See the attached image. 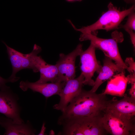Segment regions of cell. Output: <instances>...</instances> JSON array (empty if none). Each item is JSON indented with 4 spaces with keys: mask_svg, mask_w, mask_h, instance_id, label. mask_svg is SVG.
Here are the masks:
<instances>
[{
    "mask_svg": "<svg viewBox=\"0 0 135 135\" xmlns=\"http://www.w3.org/2000/svg\"><path fill=\"white\" fill-rule=\"evenodd\" d=\"M107 101L106 95L82 89L70 103L58 120L101 116Z\"/></svg>",
    "mask_w": 135,
    "mask_h": 135,
    "instance_id": "6da1fadb",
    "label": "cell"
},
{
    "mask_svg": "<svg viewBox=\"0 0 135 135\" xmlns=\"http://www.w3.org/2000/svg\"><path fill=\"white\" fill-rule=\"evenodd\" d=\"M101 116L58 120L63 126L60 134L66 135H104L108 134L102 124Z\"/></svg>",
    "mask_w": 135,
    "mask_h": 135,
    "instance_id": "7a4b0ae2",
    "label": "cell"
},
{
    "mask_svg": "<svg viewBox=\"0 0 135 135\" xmlns=\"http://www.w3.org/2000/svg\"><path fill=\"white\" fill-rule=\"evenodd\" d=\"M108 8V10L98 20L91 25L78 29L71 21L70 23L75 30L81 32L82 34H93L99 30L108 31L118 28L120 23L125 17L134 11L135 5L134 4L129 8L121 10L110 2Z\"/></svg>",
    "mask_w": 135,
    "mask_h": 135,
    "instance_id": "3957f363",
    "label": "cell"
},
{
    "mask_svg": "<svg viewBox=\"0 0 135 135\" xmlns=\"http://www.w3.org/2000/svg\"><path fill=\"white\" fill-rule=\"evenodd\" d=\"M100 119L108 134H135V117H128L105 109Z\"/></svg>",
    "mask_w": 135,
    "mask_h": 135,
    "instance_id": "277c9868",
    "label": "cell"
},
{
    "mask_svg": "<svg viewBox=\"0 0 135 135\" xmlns=\"http://www.w3.org/2000/svg\"><path fill=\"white\" fill-rule=\"evenodd\" d=\"M119 38L118 36L110 39L101 38L97 37L96 35L89 33L82 34L79 40L80 41L90 40V43L96 48L102 50L106 56L110 58L117 65L125 70L127 67L119 51L118 43L120 42Z\"/></svg>",
    "mask_w": 135,
    "mask_h": 135,
    "instance_id": "5b68a950",
    "label": "cell"
},
{
    "mask_svg": "<svg viewBox=\"0 0 135 135\" xmlns=\"http://www.w3.org/2000/svg\"><path fill=\"white\" fill-rule=\"evenodd\" d=\"M42 50L41 48L35 44L32 51L30 52L32 62L34 68V72H39V79L36 82L39 83L58 82V70L56 65L47 63L38 54Z\"/></svg>",
    "mask_w": 135,
    "mask_h": 135,
    "instance_id": "8992f818",
    "label": "cell"
},
{
    "mask_svg": "<svg viewBox=\"0 0 135 135\" xmlns=\"http://www.w3.org/2000/svg\"><path fill=\"white\" fill-rule=\"evenodd\" d=\"M96 48L90 43L88 48L82 51L80 55L82 74L84 76L83 84L93 86L94 81L92 79L94 73L100 72L102 67L97 60L95 54Z\"/></svg>",
    "mask_w": 135,
    "mask_h": 135,
    "instance_id": "52a82bcc",
    "label": "cell"
},
{
    "mask_svg": "<svg viewBox=\"0 0 135 135\" xmlns=\"http://www.w3.org/2000/svg\"><path fill=\"white\" fill-rule=\"evenodd\" d=\"M82 45L80 44L69 54L61 53L59 59L55 64L57 68L59 82H66L76 76L75 61L76 57L83 51Z\"/></svg>",
    "mask_w": 135,
    "mask_h": 135,
    "instance_id": "ba28073f",
    "label": "cell"
},
{
    "mask_svg": "<svg viewBox=\"0 0 135 135\" xmlns=\"http://www.w3.org/2000/svg\"><path fill=\"white\" fill-rule=\"evenodd\" d=\"M18 98L7 86L0 88V113L11 119L14 123L24 122L20 115Z\"/></svg>",
    "mask_w": 135,
    "mask_h": 135,
    "instance_id": "9c48e42d",
    "label": "cell"
},
{
    "mask_svg": "<svg viewBox=\"0 0 135 135\" xmlns=\"http://www.w3.org/2000/svg\"><path fill=\"white\" fill-rule=\"evenodd\" d=\"M84 80V76L81 74L77 78L66 82L59 95L60 101L58 103L54 106V108L64 112L70 103L82 91Z\"/></svg>",
    "mask_w": 135,
    "mask_h": 135,
    "instance_id": "30bf717a",
    "label": "cell"
},
{
    "mask_svg": "<svg viewBox=\"0 0 135 135\" xmlns=\"http://www.w3.org/2000/svg\"><path fill=\"white\" fill-rule=\"evenodd\" d=\"M2 42L6 48L7 52L12 68V73L10 78L17 81L19 77L16 76V74L19 71L24 69H32L34 71V68L30 57V53L22 54L8 46L4 41Z\"/></svg>",
    "mask_w": 135,
    "mask_h": 135,
    "instance_id": "8fae6325",
    "label": "cell"
},
{
    "mask_svg": "<svg viewBox=\"0 0 135 135\" xmlns=\"http://www.w3.org/2000/svg\"><path fill=\"white\" fill-rule=\"evenodd\" d=\"M66 83L65 82H57L39 83L36 82H30L27 80L21 81L19 87L24 91L30 89L34 92L40 93L48 98L54 95H59Z\"/></svg>",
    "mask_w": 135,
    "mask_h": 135,
    "instance_id": "7c38bea8",
    "label": "cell"
},
{
    "mask_svg": "<svg viewBox=\"0 0 135 135\" xmlns=\"http://www.w3.org/2000/svg\"><path fill=\"white\" fill-rule=\"evenodd\" d=\"M118 100L115 97L108 100L105 109L130 117H135V98L124 94Z\"/></svg>",
    "mask_w": 135,
    "mask_h": 135,
    "instance_id": "4fadbf2b",
    "label": "cell"
},
{
    "mask_svg": "<svg viewBox=\"0 0 135 135\" xmlns=\"http://www.w3.org/2000/svg\"><path fill=\"white\" fill-rule=\"evenodd\" d=\"M112 60L106 56L103 61V65L99 74L94 81V84L91 91L96 92L99 87L104 82L108 80L113 76L125 72L117 65Z\"/></svg>",
    "mask_w": 135,
    "mask_h": 135,
    "instance_id": "5bb4252c",
    "label": "cell"
},
{
    "mask_svg": "<svg viewBox=\"0 0 135 135\" xmlns=\"http://www.w3.org/2000/svg\"><path fill=\"white\" fill-rule=\"evenodd\" d=\"M123 72L114 75L108 79L106 88L102 94L105 95L123 96L124 95L128 80Z\"/></svg>",
    "mask_w": 135,
    "mask_h": 135,
    "instance_id": "9a60e30c",
    "label": "cell"
},
{
    "mask_svg": "<svg viewBox=\"0 0 135 135\" xmlns=\"http://www.w3.org/2000/svg\"><path fill=\"white\" fill-rule=\"evenodd\" d=\"M0 125L5 129L4 135H34L36 132L28 121L26 124H17L10 118L0 117Z\"/></svg>",
    "mask_w": 135,
    "mask_h": 135,
    "instance_id": "2e32d148",
    "label": "cell"
},
{
    "mask_svg": "<svg viewBox=\"0 0 135 135\" xmlns=\"http://www.w3.org/2000/svg\"><path fill=\"white\" fill-rule=\"evenodd\" d=\"M128 17L126 23L120 27L125 30H127L135 31V13L134 11L128 15Z\"/></svg>",
    "mask_w": 135,
    "mask_h": 135,
    "instance_id": "e0dca14e",
    "label": "cell"
},
{
    "mask_svg": "<svg viewBox=\"0 0 135 135\" xmlns=\"http://www.w3.org/2000/svg\"><path fill=\"white\" fill-rule=\"evenodd\" d=\"M124 62L127 67L126 69L130 73H135V63L133 58H127Z\"/></svg>",
    "mask_w": 135,
    "mask_h": 135,
    "instance_id": "ac0fdd59",
    "label": "cell"
},
{
    "mask_svg": "<svg viewBox=\"0 0 135 135\" xmlns=\"http://www.w3.org/2000/svg\"><path fill=\"white\" fill-rule=\"evenodd\" d=\"M16 81L10 78V77L7 79L3 78L0 76V88L6 86V84L8 82H14Z\"/></svg>",
    "mask_w": 135,
    "mask_h": 135,
    "instance_id": "d6986e66",
    "label": "cell"
},
{
    "mask_svg": "<svg viewBox=\"0 0 135 135\" xmlns=\"http://www.w3.org/2000/svg\"><path fill=\"white\" fill-rule=\"evenodd\" d=\"M130 35L132 43L134 48L135 47V33L133 30H126Z\"/></svg>",
    "mask_w": 135,
    "mask_h": 135,
    "instance_id": "ffe728a7",
    "label": "cell"
},
{
    "mask_svg": "<svg viewBox=\"0 0 135 135\" xmlns=\"http://www.w3.org/2000/svg\"><path fill=\"white\" fill-rule=\"evenodd\" d=\"M131 87L129 90V94L130 96L135 98V83L131 84Z\"/></svg>",
    "mask_w": 135,
    "mask_h": 135,
    "instance_id": "44dd1931",
    "label": "cell"
},
{
    "mask_svg": "<svg viewBox=\"0 0 135 135\" xmlns=\"http://www.w3.org/2000/svg\"><path fill=\"white\" fill-rule=\"evenodd\" d=\"M45 124L43 123L40 133L38 134L39 135H44L45 134L46 128L45 126Z\"/></svg>",
    "mask_w": 135,
    "mask_h": 135,
    "instance_id": "7402d4cb",
    "label": "cell"
},
{
    "mask_svg": "<svg viewBox=\"0 0 135 135\" xmlns=\"http://www.w3.org/2000/svg\"><path fill=\"white\" fill-rule=\"evenodd\" d=\"M125 2L127 3L134 4L135 2V0H123Z\"/></svg>",
    "mask_w": 135,
    "mask_h": 135,
    "instance_id": "603a6c76",
    "label": "cell"
},
{
    "mask_svg": "<svg viewBox=\"0 0 135 135\" xmlns=\"http://www.w3.org/2000/svg\"><path fill=\"white\" fill-rule=\"evenodd\" d=\"M82 0H66L68 2H74L76 1H80Z\"/></svg>",
    "mask_w": 135,
    "mask_h": 135,
    "instance_id": "cb8c5ba5",
    "label": "cell"
}]
</instances>
